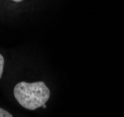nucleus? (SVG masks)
<instances>
[{"instance_id": "7ed1b4c3", "label": "nucleus", "mask_w": 124, "mask_h": 117, "mask_svg": "<svg viewBox=\"0 0 124 117\" xmlns=\"http://www.w3.org/2000/svg\"><path fill=\"white\" fill-rule=\"evenodd\" d=\"M3 68H4V57L0 54V78L2 77Z\"/></svg>"}, {"instance_id": "f257e3e1", "label": "nucleus", "mask_w": 124, "mask_h": 117, "mask_svg": "<svg viewBox=\"0 0 124 117\" xmlns=\"http://www.w3.org/2000/svg\"><path fill=\"white\" fill-rule=\"evenodd\" d=\"M13 92L19 104L30 111L46 105L50 96V89L43 81H21L15 85Z\"/></svg>"}, {"instance_id": "20e7f679", "label": "nucleus", "mask_w": 124, "mask_h": 117, "mask_svg": "<svg viewBox=\"0 0 124 117\" xmlns=\"http://www.w3.org/2000/svg\"><path fill=\"white\" fill-rule=\"evenodd\" d=\"M13 1H15V2H21V1H23V0H13Z\"/></svg>"}, {"instance_id": "f03ea898", "label": "nucleus", "mask_w": 124, "mask_h": 117, "mask_svg": "<svg viewBox=\"0 0 124 117\" xmlns=\"http://www.w3.org/2000/svg\"><path fill=\"white\" fill-rule=\"evenodd\" d=\"M0 117H12V115L8 111L0 108Z\"/></svg>"}]
</instances>
